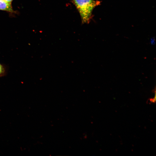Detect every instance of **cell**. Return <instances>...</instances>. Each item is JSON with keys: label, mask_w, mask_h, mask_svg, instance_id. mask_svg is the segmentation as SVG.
Segmentation results:
<instances>
[{"label": "cell", "mask_w": 156, "mask_h": 156, "mask_svg": "<svg viewBox=\"0 0 156 156\" xmlns=\"http://www.w3.org/2000/svg\"><path fill=\"white\" fill-rule=\"evenodd\" d=\"M73 2L84 23L89 22L93 9L99 3L94 0H73Z\"/></svg>", "instance_id": "obj_1"}, {"label": "cell", "mask_w": 156, "mask_h": 156, "mask_svg": "<svg viewBox=\"0 0 156 156\" xmlns=\"http://www.w3.org/2000/svg\"><path fill=\"white\" fill-rule=\"evenodd\" d=\"M0 10L13 13L14 11L11 4L4 0H0Z\"/></svg>", "instance_id": "obj_2"}, {"label": "cell", "mask_w": 156, "mask_h": 156, "mask_svg": "<svg viewBox=\"0 0 156 156\" xmlns=\"http://www.w3.org/2000/svg\"><path fill=\"white\" fill-rule=\"evenodd\" d=\"M7 73V70L6 66L0 63V77L5 75Z\"/></svg>", "instance_id": "obj_3"}, {"label": "cell", "mask_w": 156, "mask_h": 156, "mask_svg": "<svg viewBox=\"0 0 156 156\" xmlns=\"http://www.w3.org/2000/svg\"><path fill=\"white\" fill-rule=\"evenodd\" d=\"M4 0L5 1L7 2L8 3H10L11 4V3L12 2V1L13 0Z\"/></svg>", "instance_id": "obj_4"}]
</instances>
